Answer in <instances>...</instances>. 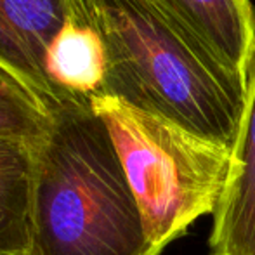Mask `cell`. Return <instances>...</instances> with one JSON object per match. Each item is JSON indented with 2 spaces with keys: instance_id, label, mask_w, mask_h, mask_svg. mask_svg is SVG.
<instances>
[{
  "instance_id": "6da1fadb",
  "label": "cell",
  "mask_w": 255,
  "mask_h": 255,
  "mask_svg": "<svg viewBox=\"0 0 255 255\" xmlns=\"http://www.w3.org/2000/svg\"><path fill=\"white\" fill-rule=\"evenodd\" d=\"M106 49L101 94L235 149L247 80L154 0H85Z\"/></svg>"
},
{
  "instance_id": "7a4b0ae2",
  "label": "cell",
  "mask_w": 255,
  "mask_h": 255,
  "mask_svg": "<svg viewBox=\"0 0 255 255\" xmlns=\"http://www.w3.org/2000/svg\"><path fill=\"white\" fill-rule=\"evenodd\" d=\"M28 255H160L148 242L108 127L91 99L52 113L33 149Z\"/></svg>"
},
{
  "instance_id": "3957f363",
  "label": "cell",
  "mask_w": 255,
  "mask_h": 255,
  "mask_svg": "<svg viewBox=\"0 0 255 255\" xmlns=\"http://www.w3.org/2000/svg\"><path fill=\"white\" fill-rule=\"evenodd\" d=\"M91 104L108 127L146 238L163 252L196 219L215 212L233 149L118 98L98 94Z\"/></svg>"
},
{
  "instance_id": "277c9868",
  "label": "cell",
  "mask_w": 255,
  "mask_h": 255,
  "mask_svg": "<svg viewBox=\"0 0 255 255\" xmlns=\"http://www.w3.org/2000/svg\"><path fill=\"white\" fill-rule=\"evenodd\" d=\"M85 0H0V68L12 73L54 113L64 104L45 77V51Z\"/></svg>"
},
{
  "instance_id": "5b68a950",
  "label": "cell",
  "mask_w": 255,
  "mask_h": 255,
  "mask_svg": "<svg viewBox=\"0 0 255 255\" xmlns=\"http://www.w3.org/2000/svg\"><path fill=\"white\" fill-rule=\"evenodd\" d=\"M210 255H255V59L247 78V106L233 172L214 212Z\"/></svg>"
},
{
  "instance_id": "8992f818",
  "label": "cell",
  "mask_w": 255,
  "mask_h": 255,
  "mask_svg": "<svg viewBox=\"0 0 255 255\" xmlns=\"http://www.w3.org/2000/svg\"><path fill=\"white\" fill-rule=\"evenodd\" d=\"M226 66L249 78L255 59V10L250 0H154Z\"/></svg>"
},
{
  "instance_id": "52a82bcc",
  "label": "cell",
  "mask_w": 255,
  "mask_h": 255,
  "mask_svg": "<svg viewBox=\"0 0 255 255\" xmlns=\"http://www.w3.org/2000/svg\"><path fill=\"white\" fill-rule=\"evenodd\" d=\"M45 77L64 106L101 94L106 78V49L87 3L68 16L49 42Z\"/></svg>"
},
{
  "instance_id": "ba28073f",
  "label": "cell",
  "mask_w": 255,
  "mask_h": 255,
  "mask_svg": "<svg viewBox=\"0 0 255 255\" xmlns=\"http://www.w3.org/2000/svg\"><path fill=\"white\" fill-rule=\"evenodd\" d=\"M31 146L0 139V255H28L31 247Z\"/></svg>"
},
{
  "instance_id": "9c48e42d",
  "label": "cell",
  "mask_w": 255,
  "mask_h": 255,
  "mask_svg": "<svg viewBox=\"0 0 255 255\" xmlns=\"http://www.w3.org/2000/svg\"><path fill=\"white\" fill-rule=\"evenodd\" d=\"M51 127V110L23 82L0 68V139L37 148Z\"/></svg>"
}]
</instances>
